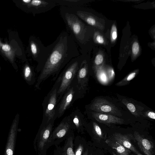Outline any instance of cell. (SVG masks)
<instances>
[{
	"label": "cell",
	"mask_w": 155,
	"mask_h": 155,
	"mask_svg": "<svg viewBox=\"0 0 155 155\" xmlns=\"http://www.w3.org/2000/svg\"><path fill=\"white\" fill-rule=\"evenodd\" d=\"M80 55L79 48L67 31L61 32L52 44L46 47L36 71L40 72L35 87L40 89L41 83L52 76L53 80L73 58Z\"/></svg>",
	"instance_id": "1"
},
{
	"label": "cell",
	"mask_w": 155,
	"mask_h": 155,
	"mask_svg": "<svg viewBox=\"0 0 155 155\" xmlns=\"http://www.w3.org/2000/svg\"><path fill=\"white\" fill-rule=\"evenodd\" d=\"M60 15L65 24L67 31L77 45L79 51L83 54L86 41L87 27L81 19L68 10L64 6L60 8Z\"/></svg>",
	"instance_id": "2"
},
{
	"label": "cell",
	"mask_w": 155,
	"mask_h": 155,
	"mask_svg": "<svg viewBox=\"0 0 155 155\" xmlns=\"http://www.w3.org/2000/svg\"><path fill=\"white\" fill-rule=\"evenodd\" d=\"M61 81L59 75L51 90L44 98L42 104L43 116L39 129L42 128L51 120H55V115L58 104L57 93Z\"/></svg>",
	"instance_id": "3"
},
{
	"label": "cell",
	"mask_w": 155,
	"mask_h": 155,
	"mask_svg": "<svg viewBox=\"0 0 155 155\" xmlns=\"http://www.w3.org/2000/svg\"><path fill=\"white\" fill-rule=\"evenodd\" d=\"M84 58L83 54L73 58L66 65L60 74L61 81L57 93L58 103L76 76L80 64Z\"/></svg>",
	"instance_id": "4"
},
{
	"label": "cell",
	"mask_w": 155,
	"mask_h": 155,
	"mask_svg": "<svg viewBox=\"0 0 155 155\" xmlns=\"http://www.w3.org/2000/svg\"><path fill=\"white\" fill-rule=\"evenodd\" d=\"M84 96L78 87L76 76L57 104L55 112V119L62 117L65 111L71 107L76 101L82 98Z\"/></svg>",
	"instance_id": "5"
},
{
	"label": "cell",
	"mask_w": 155,
	"mask_h": 155,
	"mask_svg": "<svg viewBox=\"0 0 155 155\" xmlns=\"http://www.w3.org/2000/svg\"><path fill=\"white\" fill-rule=\"evenodd\" d=\"M74 131L68 115L64 117L53 129L47 145V150L53 145H59Z\"/></svg>",
	"instance_id": "6"
},
{
	"label": "cell",
	"mask_w": 155,
	"mask_h": 155,
	"mask_svg": "<svg viewBox=\"0 0 155 155\" xmlns=\"http://www.w3.org/2000/svg\"><path fill=\"white\" fill-rule=\"evenodd\" d=\"M54 121L51 120L42 128L39 129L34 142V148L38 155L47 154V145L53 130Z\"/></svg>",
	"instance_id": "7"
},
{
	"label": "cell",
	"mask_w": 155,
	"mask_h": 155,
	"mask_svg": "<svg viewBox=\"0 0 155 155\" xmlns=\"http://www.w3.org/2000/svg\"><path fill=\"white\" fill-rule=\"evenodd\" d=\"M86 110L108 114L118 115L120 114L117 108L107 100L97 98L91 104L86 105Z\"/></svg>",
	"instance_id": "8"
},
{
	"label": "cell",
	"mask_w": 155,
	"mask_h": 155,
	"mask_svg": "<svg viewBox=\"0 0 155 155\" xmlns=\"http://www.w3.org/2000/svg\"><path fill=\"white\" fill-rule=\"evenodd\" d=\"M85 113L89 117L104 124H124V119L112 115L86 110Z\"/></svg>",
	"instance_id": "9"
},
{
	"label": "cell",
	"mask_w": 155,
	"mask_h": 155,
	"mask_svg": "<svg viewBox=\"0 0 155 155\" xmlns=\"http://www.w3.org/2000/svg\"><path fill=\"white\" fill-rule=\"evenodd\" d=\"M87 62L84 58L82 61L76 75L78 87L83 94L87 90L88 82V66Z\"/></svg>",
	"instance_id": "10"
},
{
	"label": "cell",
	"mask_w": 155,
	"mask_h": 155,
	"mask_svg": "<svg viewBox=\"0 0 155 155\" xmlns=\"http://www.w3.org/2000/svg\"><path fill=\"white\" fill-rule=\"evenodd\" d=\"M72 128L78 134H83L86 124L84 115L78 108L74 110L69 115Z\"/></svg>",
	"instance_id": "11"
},
{
	"label": "cell",
	"mask_w": 155,
	"mask_h": 155,
	"mask_svg": "<svg viewBox=\"0 0 155 155\" xmlns=\"http://www.w3.org/2000/svg\"><path fill=\"white\" fill-rule=\"evenodd\" d=\"M75 137L74 131L64 140V144L62 147L55 146L53 155H74V141Z\"/></svg>",
	"instance_id": "12"
},
{
	"label": "cell",
	"mask_w": 155,
	"mask_h": 155,
	"mask_svg": "<svg viewBox=\"0 0 155 155\" xmlns=\"http://www.w3.org/2000/svg\"><path fill=\"white\" fill-rule=\"evenodd\" d=\"M18 117L14 120L9 134L5 155H13L17 131Z\"/></svg>",
	"instance_id": "13"
},
{
	"label": "cell",
	"mask_w": 155,
	"mask_h": 155,
	"mask_svg": "<svg viewBox=\"0 0 155 155\" xmlns=\"http://www.w3.org/2000/svg\"><path fill=\"white\" fill-rule=\"evenodd\" d=\"M35 14L44 13L58 5L53 0H33L28 3Z\"/></svg>",
	"instance_id": "14"
},
{
	"label": "cell",
	"mask_w": 155,
	"mask_h": 155,
	"mask_svg": "<svg viewBox=\"0 0 155 155\" xmlns=\"http://www.w3.org/2000/svg\"><path fill=\"white\" fill-rule=\"evenodd\" d=\"M134 137L141 151L146 155H153L154 145L152 141L144 138L136 131L134 132Z\"/></svg>",
	"instance_id": "15"
},
{
	"label": "cell",
	"mask_w": 155,
	"mask_h": 155,
	"mask_svg": "<svg viewBox=\"0 0 155 155\" xmlns=\"http://www.w3.org/2000/svg\"><path fill=\"white\" fill-rule=\"evenodd\" d=\"M46 47L38 39L34 38L30 42V49L33 58L38 63L45 51Z\"/></svg>",
	"instance_id": "16"
},
{
	"label": "cell",
	"mask_w": 155,
	"mask_h": 155,
	"mask_svg": "<svg viewBox=\"0 0 155 155\" xmlns=\"http://www.w3.org/2000/svg\"><path fill=\"white\" fill-rule=\"evenodd\" d=\"M132 135L131 134H122L120 133H115L113 134L112 138L137 155L139 152L131 142Z\"/></svg>",
	"instance_id": "17"
},
{
	"label": "cell",
	"mask_w": 155,
	"mask_h": 155,
	"mask_svg": "<svg viewBox=\"0 0 155 155\" xmlns=\"http://www.w3.org/2000/svg\"><path fill=\"white\" fill-rule=\"evenodd\" d=\"M106 143L112 148L116 150L119 155H130L131 151L125 147L113 138H109L105 141Z\"/></svg>",
	"instance_id": "18"
},
{
	"label": "cell",
	"mask_w": 155,
	"mask_h": 155,
	"mask_svg": "<svg viewBox=\"0 0 155 155\" xmlns=\"http://www.w3.org/2000/svg\"><path fill=\"white\" fill-rule=\"evenodd\" d=\"M74 155H82L86 150L83 138L79 135L75 137L74 141Z\"/></svg>",
	"instance_id": "19"
},
{
	"label": "cell",
	"mask_w": 155,
	"mask_h": 155,
	"mask_svg": "<svg viewBox=\"0 0 155 155\" xmlns=\"http://www.w3.org/2000/svg\"><path fill=\"white\" fill-rule=\"evenodd\" d=\"M24 78L30 84H33L35 82V74L34 70L28 65H26L24 71Z\"/></svg>",
	"instance_id": "20"
},
{
	"label": "cell",
	"mask_w": 155,
	"mask_h": 155,
	"mask_svg": "<svg viewBox=\"0 0 155 155\" xmlns=\"http://www.w3.org/2000/svg\"><path fill=\"white\" fill-rule=\"evenodd\" d=\"M137 72L134 71L129 74L121 81L116 84L117 86H122L128 84L129 82L133 79L136 76Z\"/></svg>",
	"instance_id": "21"
},
{
	"label": "cell",
	"mask_w": 155,
	"mask_h": 155,
	"mask_svg": "<svg viewBox=\"0 0 155 155\" xmlns=\"http://www.w3.org/2000/svg\"><path fill=\"white\" fill-rule=\"evenodd\" d=\"M92 132L94 135L97 138H102L103 134L100 126L95 122L92 123Z\"/></svg>",
	"instance_id": "22"
},
{
	"label": "cell",
	"mask_w": 155,
	"mask_h": 155,
	"mask_svg": "<svg viewBox=\"0 0 155 155\" xmlns=\"http://www.w3.org/2000/svg\"><path fill=\"white\" fill-rule=\"evenodd\" d=\"M0 47L8 56H10L12 54V50L10 46L8 45L3 44L0 41Z\"/></svg>",
	"instance_id": "23"
},
{
	"label": "cell",
	"mask_w": 155,
	"mask_h": 155,
	"mask_svg": "<svg viewBox=\"0 0 155 155\" xmlns=\"http://www.w3.org/2000/svg\"><path fill=\"white\" fill-rule=\"evenodd\" d=\"M117 38V31L116 26L113 25L111 28L110 32V39L112 41H115Z\"/></svg>",
	"instance_id": "24"
},
{
	"label": "cell",
	"mask_w": 155,
	"mask_h": 155,
	"mask_svg": "<svg viewBox=\"0 0 155 155\" xmlns=\"http://www.w3.org/2000/svg\"><path fill=\"white\" fill-rule=\"evenodd\" d=\"M97 77L100 81L103 83H106L107 81V75L103 72H101L98 74H97Z\"/></svg>",
	"instance_id": "25"
},
{
	"label": "cell",
	"mask_w": 155,
	"mask_h": 155,
	"mask_svg": "<svg viewBox=\"0 0 155 155\" xmlns=\"http://www.w3.org/2000/svg\"><path fill=\"white\" fill-rule=\"evenodd\" d=\"M139 51V45L137 42H134L132 46V52L134 55H137Z\"/></svg>",
	"instance_id": "26"
},
{
	"label": "cell",
	"mask_w": 155,
	"mask_h": 155,
	"mask_svg": "<svg viewBox=\"0 0 155 155\" xmlns=\"http://www.w3.org/2000/svg\"><path fill=\"white\" fill-rule=\"evenodd\" d=\"M104 58L103 56L101 54H98L96 56L94 62L95 64L98 65L102 63L103 61Z\"/></svg>",
	"instance_id": "27"
},
{
	"label": "cell",
	"mask_w": 155,
	"mask_h": 155,
	"mask_svg": "<svg viewBox=\"0 0 155 155\" xmlns=\"http://www.w3.org/2000/svg\"><path fill=\"white\" fill-rule=\"evenodd\" d=\"M128 109L132 113H134L136 111V108L134 105L131 103H128L127 105Z\"/></svg>",
	"instance_id": "28"
},
{
	"label": "cell",
	"mask_w": 155,
	"mask_h": 155,
	"mask_svg": "<svg viewBox=\"0 0 155 155\" xmlns=\"http://www.w3.org/2000/svg\"><path fill=\"white\" fill-rule=\"evenodd\" d=\"M97 41L99 43L103 44L104 43V40L103 37L101 35H98L95 37Z\"/></svg>",
	"instance_id": "29"
},
{
	"label": "cell",
	"mask_w": 155,
	"mask_h": 155,
	"mask_svg": "<svg viewBox=\"0 0 155 155\" xmlns=\"http://www.w3.org/2000/svg\"><path fill=\"white\" fill-rule=\"evenodd\" d=\"M108 74L109 78L111 79L114 76L115 73L113 69L112 68L109 69L108 71Z\"/></svg>",
	"instance_id": "30"
},
{
	"label": "cell",
	"mask_w": 155,
	"mask_h": 155,
	"mask_svg": "<svg viewBox=\"0 0 155 155\" xmlns=\"http://www.w3.org/2000/svg\"><path fill=\"white\" fill-rule=\"evenodd\" d=\"M147 117L150 118L153 120L155 119V114L154 112L149 111L147 113Z\"/></svg>",
	"instance_id": "31"
},
{
	"label": "cell",
	"mask_w": 155,
	"mask_h": 155,
	"mask_svg": "<svg viewBox=\"0 0 155 155\" xmlns=\"http://www.w3.org/2000/svg\"><path fill=\"white\" fill-rule=\"evenodd\" d=\"M88 149L87 148L83 154L82 155H88Z\"/></svg>",
	"instance_id": "32"
},
{
	"label": "cell",
	"mask_w": 155,
	"mask_h": 155,
	"mask_svg": "<svg viewBox=\"0 0 155 155\" xmlns=\"http://www.w3.org/2000/svg\"><path fill=\"white\" fill-rule=\"evenodd\" d=\"M31 0H23L22 1L26 4H28L30 2Z\"/></svg>",
	"instance_id": "33"
},
{
	"label": "cell",
	"mask_w": 155,
	"mask_h": 155,
	"mask_svg": "<svg viewBox=\"0 0 155 155\" xmlns=\"http://www.w3.org/2000/svg\"><path fill=\"white\" fill-rule=\"evenodd\" d=\"M113 153V155H117V154H116V153H114V152H113V153Z\"/></svg>",
	"instance_id": "34"
},
{
	"label": "cell",
	"mask_w": 155,
	"mask_h": 155,
	"mask_svg": "<svg viewBox=\"0 0 155 155\" xmlns=\"http://www.w3.org/2000/svg\"><path fill=\"white\" fill-rule=\"evenodd\" d=\"M137 155H142L139 153L138 154H137Z\"/></svg>",
	"instance_id": "35"
},
{
	"label": "cell",
	"mask_w": 155,
	"mask_h": 155,
	"mask_svg": "<svg viewBox=\"0 0 155 155\" xmlns=\"http://www.w3.org/2000/svg\"><path fill=\"white\" fill-rule=\"evenodd\" d=\"M88 155H93V154H91V153H90V154H89V152H88Z\"/></svg>",
	"instance_id": "36"
}]
</instances>
